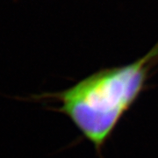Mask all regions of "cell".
<instances>
[{
  "mask_svg": "<svg viewBox=\"0 0 158 158\" xmlns=\"http://www.w3.org/2000/svg\"><path fill=\"white\" fill-rule=\"evenodd\" d=\"M158 69V42L135 62L103 69L66 90L46 92L27 100H53L55 109L67 116L98 153L113 135L118 122L147 89L148 79Z\"/></svg>",
  "mask_w": 158,
  "mask_h": 158,
  "instance_id": "6da1fadb",
  "label": "cell"
}]
</instances>
